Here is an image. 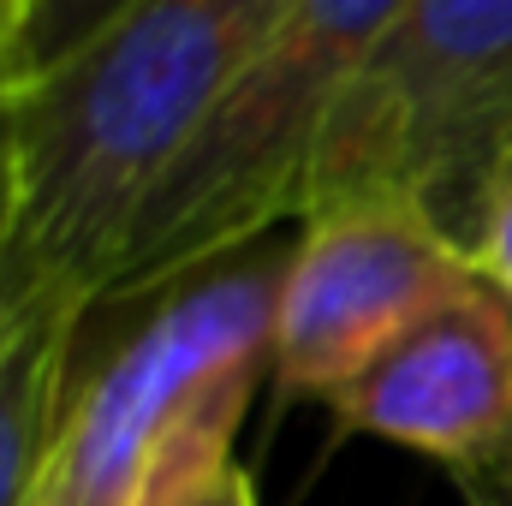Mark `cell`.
<instances>
[{"label": "cell", "mask_w": 512, "mask_h": 506, "mask_svg": "<svg viewBox=\"0 0 512 506\" xmlns=\"http://www.w3.org/2000/svg\"><path fill=\"white\" fill-rule=\"evenodd\" d=\"M286 0H126L12 90L18 262L102 310L137 215L256 66Z\"/></svg>", "instance_id": "6da1fadb"}, {"label": "cell", "mask_w": 512, "mask_h": 506, "mask_svg": "<svg viewBox=\"0 0 512 506\" xmlns=\"http://www.w3.org/2000/svg\"><path fill=\"white\" fill-rule=\"evenodd\" d=\"M405 0H286L256 66L155 185L102 304H149L268 245L310 209V167Z\"/></svg>", "instance_id": "7a4b0ae2"}, {"label": "cell", "mask_w": 512, "mask_h": 506, "mask_svg": "<svg viewBox=\"0 0 512 506\" xmlns=\"http://www.w3.org/2000/svg\"><path fill=\"white\" fill-rule=\"evenodd\" d=\"M286 251L256 245L161 298L78 381L42 506H149L233 465L268 376Z\"/></svg>", "instance_id": "3957f363"}, {"label": "cell", "mask_w": 512, "mask_h": 506, "mask_svg": "<svg viewBox=\"0 0 512 506\" xmlns=\"http://www.w3.org/2000/svg\"><path fill=\"white\" fill-rule=\"evenodd\" d=\"M512 179V0H405L310 167V209L387 197L471 256Z\"/></svg>", "instance_id": "277c9868"}, {"label": "cell", "mask_w": 512, "mask_h": 506, "mask_svg": "<svg viewBox=\"0 0 512 506\" xmlns=\"http://www.w3.org/2000/svg\"><path fill=\"white\" fill-rule=\"evenodd\" d=\"M471 274V256L405 203L358 197L304 215L274 298L268 376L286 393L334 399Z\"/></svg>", "instance_id": "5b68a950"}, {"label": "cell", "mask_w": 512, "mask_h": 506, "mask_svg": "<svg viewBox=\"0 0 512 506\" xmlns=\"http://www.w3.org/2000/svg\"><path fill=\"white\" fill-rule=\"evenodd\" d=\"M328 405L352 435L411 447L453 477L495 459L512 441V304L471 274Z\"/></svg>", "instance_id": "8992f818"}, {"label": "cell", "mask_w": 512, "mask_h": 506, "mask_svg": "<svg viewBox=\"0 0 512 506\" xmlns=\"http://www.w3.org/2000/svg\"><path fill=\"white\" fill-rule=\"evenodd\" d=\"M84 316L90 304L48 280H30L0 310V506H42L78 393L72 352Z\"/></svg>", "instance_id": "52a82bcc"}, {"label": "cell", "mask_w": 512, "mask_h": 506, "mask_svg": "<svg viewBox=\"0 0 512 506\" xmlns=\"http://www.w3.org/2000/svg\"><path fill=\"white\" fill-rule=\"evenodd\" d=\"M120 6H126V0H36L30 30H24V42H18V84L36 78V72H48V66L66 60L72 48H84Z\"/></svg>", "instance_id": "ba28073f"}, {"label": "cell", "mask_w": 512, "mask_h": 506, "mask_svg": "<svg viewBox=\"0 0 512 506\" xmlns=\"http://www.w3.org/2000/svg\"><path fill=\"white\" fill-rule=\"evenodd\" d=\"M471 268L512 304V179L495 191V203H489V215H483V227H477Z\"/></svg>", "instance_id": "9c48e42d"}, {"label": "cell", "mask_w": 512, "mask_h": 506, "mask_svg": "<svg viewBox=\"0 0 512 506\" xmlns=\"http://www.w3.org/2000/svg\"><path fill=\"white\" fill-rule=\"evenodd\" d=\"M30 286L24 262H18V185H12V149L0 155V310Z\"/></svg>", "instance_id": "30bf717a"}, {"label": "cell", "mask_w": 512, "mask_h": 506, "mask_svg": "<svg viewBox=\"0 0 512 506\" xmlns=\"http://www.w3.org/2000/svg\"><path fill=\"white\" fill-rule=\"evenodd\" d=\"M149 506H256V483H251V471L233 459L227 471L197 477V483H185V489H173V495H161Z\"/></svg>", "instance_id": "8fae6325"}, {"label": "cell", "mask_w": 512, "mask_h": 506, "mask_svg": "<svg viewBox=\"0 0 512 506\" xmlns=\"http://www.w3.org/2000/svg\"><path fill=\"white\" fill-rule=\"evenodd\" d=\"M453 483H459V501L465 506H512V441L495 453V459L459 471Z\"/></svg>", "instance_id": "7c38bea8"}, {"label": "cell", "mask_w": 512, "mask_h": 506, "mask_svg": "<svg viewBox=\"0 0 512 506\" xmlns=\"http://www.w3.org/2000/svg\"><path fill=\"white\" fill-rule=\"evenodd\" d=\"M30 12L36 0H0V78L18 90V42L30 30Z\"/></svg>", "instance_id": "4fadbf2b"}, {"label": "cell", "mask_w": 512, "mask_h": 506, "mask_svg": "<svg viewBox=\"0 0 512 506\" xmlns=\"http://www.w3.org/2000/svg\"><path fill=\"white\" fill-rule=\"evenodd\" d=\"M12 149V84L0 78V155Z\"/></svg>", "instance_id": "5bb4252c"}]
</instances>
